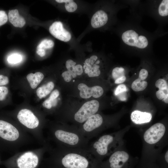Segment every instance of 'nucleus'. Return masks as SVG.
<instances>
[{"mask_svg": "<svg viewBox=\"0 0 168 168\" xmlns=\"http://www.w3.org/2000/svg\"><path fill=\"white\" fill-rule=\"evenodd\" d=\"M54 137L63 147L87 149L89 140L75 125H63L53 131Z\"/></svg>", "mask_w": 168, "mask_h": 168, "instance_id": "f257e3e1", "label": "nucleus"}, {"mask_svg": "<svg viewBox=\"0 0 168 168\" xmlns=\"http://www.w3.org/2000/svg\"><path fill=\"white\" fill-rule=\"evenodd\" d=\"M62 147L58 154L64 168H90L95 160L87 149Z\"/></svg>", "mask_w": 168, "mask_h": 168, "instance_id": "f03ea898", "label": "nucleus"}, {"mask_svg": "<svg viewBox=\"0 0 168 168\" xmlns=\"http://www.w3.org/2000/svg\"><path fill=\"white\" fill-rule=\"evenodd\" d=\"M115 140L111 134L104 135L89 144L87 150L95 158L100 159L108 154Z\"/></svg>", "mask_w": 168, "mask_h": 168, "instance_id": "7ed1b4c3", "label": "nucleus"}, {"mask_svg": "<svg viewBox=\"0 0 168 168\" xmlns=\"http://www.w3.org/2000/svg\"><path fill=\"white\" fill-rule=\"evenodd\" d=\"M99 106V103L96 100L89 101L84 103L73 114L71 119L74 123L73 125L79 127L89 117L96 113Z\"/></svg>", "mask_w": 168, "mask_h": 168, "instance_id": "20e7f679", "label": "nucleus"}, {"mask_svg": "<svg viewBox=\"0 0 168 168\" xmlns=\"http://www.w3.org/2000/svg\"><path fill=\"white\" fill-rule=\"evenodd\" d=\"M121 38L123 42L127 45L140 49L146 48L149 43L145 36L139 35L132 29L124 31L122 35Z\"/></svg>", "mask_w": 168, "mask_h": 168, "instance_id": "39448f33", "label": "nucleus"}, {"mask_svg": "<svg viewBox=\"0 0 168 168\" xmlns=\"http://www.w3.org/2000/svg\"><path fill=\"white\" fill-rule=\"evenodd\" d=\"M165 131V127L163 124L156 123L145 131L143 135L144 140L148 144H155L163 137Z\"/></svg>", "mask_w": 168, "mask_h": 168, "instance_id": "423d86ee", "label": "nucleus"}, {"mask_svg": "<svg viewBox=\"0 0 168 168\" xmlns=\"http://www.w3.org/2000/svg\"><path fill=\"white\" fill-rule=\"evenodd\" d=\"M129 154L123 151H118L111 155L108 160L109 168H124L128 161Z\"/></svg>", "mask_w": 168, "mask_h": 168, "instance_id": "0eeeda50", "label": "nucleus"}, {"mask_svg": "<svg viewBox=\"0 0 168 168\" xmlns=\"http://www.w3.org/2000/svg\"><path fill=\"white\" fill-rule=\"evenodd\" d=\"M17 117L21 124L29 128H35L39 124V121L37 117L31 111L27 109L21 110Z\"/></svg>", "mask_w": 168, "mask_h": 168, "instance_id": "6e6552de", "label": "nucleus"}, {"mask_svg": "<svg viewBox=\"0 0 168 168\" xmlns=\"http://www.w3.org/2000/svg\"><path fill=\"white\" fill-rule=\"evenodd\" d=\"M100 61L96 55H93L86 59L83 66L85 73L89 77L98 76L100 74L99 65Z\"/></svg>", "mask_w": 168, "mask_h": 168, "instance_id": "1a4fd4ad", "label": "nucleus"}, {"mask_svg": "<svg viewBox=\"0 0 168 168\" xmlns=\"http://www.w3.org/2000/svg\"><path fill=\"white\" fill-rule=\"evenodd\" d=\"M18 130L11 124L0 120V137L5 140L13 141L19 137Z\"/></svg>", "mask_w": 168, "mask_h": 168, "instance_id": "9d476101", "label": "nucleus"}, {"mask_svg": "<svg viewBox=\"0 0 168 168\" xmlns=\"http://www.w3.org/2000/svg\"><path fill=\"white\" fill-rule=\"evenodd\" d=\"M49 30L53 36L61 41L67 42L71 39V34L63 28V23L60 21L54 22L50 26Z\"/></svg>", "mask_w": 168, "mask_h": 168, "instance_id": "9b49d317", "label": "nucleus"}, {"mask_svg": "<svg viewBox=\"0 0 168 168\" xmlns=\"http://www.w3.org/2000/svg\"><path fill=\"white\" fill-rule=\"evenodd\" d=\"M77 87L80 91V96L84 99L89 98L91 96L98 98L101 96L104 92L103 88L98 86L89 87L85 84L81 83L78 85Z\"/></svg>", "mask_w": 168, "mask_h": 168, "instance_id": "f8f14e48", "label": "nucleus"}, {"mask_svg": "<svg viewBox=\"0 0 168 168\" xmlns=\"http://www.w3.org/2000/svg\"><path fill=\"white\" fill-rule=\"evenodd\" d=\"M36 155L32 152H26L20 156L17 161L19 168H35L38 163Z\"/></svg>", "mask_w": 168, "mask_h": 168, "instance_id": "ddd939ff", "label": "nucleus"}, {"mask_svg": "<svg viewBox=\"0 0 168 168\" xmlns=\"http://www.w3.org/2000/svg\"><path fill=\"white\" fill-rule=\"evenodd\" d=\"M108 19V15L104 11L102 10L98 11L91 18V25L94 28H100L107 23Z\"/></svg>", "mask_w": 168, "mask_h": 168, "instance_id": "4468645a", "label": "nucleus"}, {"mask_svg": "<svg viewBox=\"0 0 168 168\" xmlns=\"http://www.w3.org/2000/svg\"><path fill=\"white\" fill-rule=\"evenodd\" d=\"M152 115L150 113L135 110L131 114V119L134 123L140 124L148 123L152 119Z\"/></svg>", "mask_w": 168, "mask_h": 168, "instance_id": "2eb2a0df", "label": "nucleus"}, {"mask_svg": "<svg viewBox=\"0 0 168 168\" xmlns=\"http://www.w3.org/2000/svg\"><path fill=\"white\" fill-rule=\"evenodd\" d=\"M9 20L11 23L16 27L21 28L26 24V21L19 15L17 9L9 10L8 12Z\"/></svg>", "mask_w": 168, "mask_h": 168, "instance_id": "dca6fc26", "label": "nucleus"}, {"mask_svg": "<svg viewBox=\"0 0 168 168\" xmlns=\"http://www.w3.org/2000/svg\"><path fill=\"white\" fill-rule=\"evenodd\" d=\"M44 78V75L40 72L35 73H30L26 76V78L32 89L36 88Z\"/></svg>", "mask_w": 168, "mask_h": 168, "instance_id": "f3484780", "label": "nucleus"}, {"mask_svg": "<svg viewBox=\"0 0 168 168\" xmlns=\"http://www.w3.org/2000/svg\"><path fill=\"white\" fill-rule=\"evenodd\" d=\"M54 86V83L50 81L39 87L36 91L37 96L40 99L46 97L52 91Z\"/></svg>", "mask_w": 168, "mask_h": 168, "instance_id": "a211bd4d", "label": "nucleus"}, {"mask_svg": "<svg viewBox=\"0 0 168 168\" xmlns=\"http://www.w3.org/2000/svg\"><path fill=\"white\" fill-rule=\"evenodd\" d=\"M147 86V82L142 80L138 78L134 80L132 83L131 87L135 91H139L144 90Z\"/></svg>", "mask_w": 168, "mask_h": 168, "instance_id": "6ab92c4d", "label": "nucleus"}, {"mask_svg": "<svg viewBox=\"0 0 168 168\" xmlns=\"http://www.w3.org/2000/svg\"><path fill=\"white\" fill-rule=\"evenodd\" d=\"M158 12L161 16L165 17L168 15V0H162L158 7Z\"/></svg>", "mask_w": 168, "mask_h": 168, "instance_id": "aec40b11", "label": "nucleus"}, {"mask_svg": "<svg viewBox=\"0 0 168 168\" xmlns=\"http://www.w3.org/2000/svg\"><path fill=\"white\" fill-rule=\"evenodd\" d=\"M59 95V91L57 89H55L52 92L49 97L46 100L52 107H54L57 105L56 99Z\"/></svg>", "mask_w": 168, "mask_h": 168, "instance_id": "412c9836", "label": "nucleus"}, {"mask_svg": "<svg viewBox=\"0 0 168 168\" xmlns=\"http://www.w3.org/2000/svg\"><path fill=\"white\" fill-rule=\"evenodd\" d=\"M124 69L122 67H116L112 70V75L113 79L115 80L119 77L124 76Z\"/></svg>", "mask_w": 168, "mask_h": 168, "instance_id": "4be33fe9", "label": "nucleus"}, {"mask_svg": "<svg viewBox=\"0 0 168 168\" xmlns=\"http://www.w3.org/2000/svg\"><path fill=\"white\" fill-rule=\"evenodd\" d=\"M54 45V42L51 40L44 39L38 45L36 49H49L52 48Z\"/></svg>", "mask_w": 168, "mask_h": 168, "instance_id": "5701e85b", "label": "nucleus"}, {"mask_svg": "<svg viewBox=\"0 0 168 168\" xmlns=\"http://www.w3.org/2000/svg\"><path fill=\"white\" fill-rule=\"evenodd\" d=\"M76 63L71 59L68 60L66 62V67L68 70L70 71L72 74V78H75L77 75L74 73V68Z\"/></svg>", "mask_w": 168, "mask_h": 168, "instance_id": "b1692460", "label": "nucleus"}, {"mask_svg": "<svg viewBox=\"0 0 168 168\" xmlns=\"http://www.w3.org/2000/svg\"><path fill=\"white\" fill-rule=\"evenodd\" d=\"M65 7L67 11L70 12L75 11L77 7V4L73 0H69L65 3Z\"/></svg>", "mask_w": 168, "mask_h": 168, "instance_id": "393cba45", "label": "nucleus"}, {"mask_svg": "<svg viewBox=\"0 0 168 168\" xmlns=\"http://www.w3.org/2000/svg\"><path fill=\"white\" fill-rule=\"evenodd\" d=\"M22 59L21 56L19 54H14L9 56L7 58L8 62L12 64H15L20 62Z\"/></svg>", "mask_w": 168, "mask_h": 168, "instance_id": "a878e982", "label": "nucleus"}, {"mask_svg": "<svg viewBox=\"0 0 168 168\" xmlns=\"http://www.w3.org/2000/svg\"><path fill=\"white\" fill-rule=\"evenodd\" d=\"M156 87L159 89L164 90L168 89V84L166 81L163 79H159L155 83Z\"/></svg>", "mask_w": 168, "mask_h": 168, "instance_id": "bb28decb", "label": "nucleus"}, {"mask_svg": "<svg viewBox=\"0 0 168 168\" xmlns=\"http://www.w3.org/2000/svg\"><path fill=\"white\" fill-rule=\"evenodd\" d=\"M167 95H168V89L164 90L159 89L156 92L157 97L160 100H162Z\"/></svg>", "mask_w": 168, "mask_h": 168, "instance_id": "cd10ccee", "label": "nucleus"}, {"mask_svg": "<svg viewBox=\"0 0 168 168\" xmlns=\"http://www.w3.org/2000/svg\"><path fill=\"white\" fill-rule=\"evenodd\" d=\"M127 91V88L124 84H121L119 85L115 90L114 94L117 96L123 92H126Z\"/></svg>", "mask_w": 168, "mask_h": 168, "instance_id": "c85d7f7f", "label": "nucleus"}, {"mask_svg": "<svg viewBox=\"0 0 168 168\" xmlns=\"http://www.w3.org/2000/svg\"><path fill=\"white\" fill-rule=\"evenodd\" d=\"M8 92V89L6 86H0V100H3L5 99Z\"/></svg>", "mask_w": 168, "mask_h": 168, "instance_id": "c756f323", "label": "nucleus"}, {"mask_svg": "<svg viewBox=\"0 0 168 168\" xmlns=\"http://www.w3.org/2000/svg\"><path fill=\"white\" fill-rule=\"evenodd\" d=\"M7 21V16L5 12L0 11V26L5 24Z\"/></svg>", "mask_w": 168, "mask_h": 168, "instance_id": "7c9ffc66", "label": "nucleus"}, {"mask_svg": "<svg viewBox=\"0 0 168 168\" xmlns=\"http://www.w3.org/2000/svg\"><path fill=\"white\" fill-rule=\"evenodd\" d=\"M62 76L64 81L67 82H70L72 78L71 73L68 70L63 72L62 74Z\"/></svg>", "mask_w": 168, "mask_h": 168, "instance_id": "2f4dec72", "label": "nucleus"}, {"mask_svg": "<svg viewBox=\"0 0 168 168\" xmlns=\"http://www.w3.org/2000/svg\"><path fill=\"white\" fill-rule=\"evenodd\" d=\"M83 66L81 64H78L75 65L74 68V73L77 76L82 75L83 72Z\"/></svg>", "mask_w": 168, "mask_h": 168, "instance_id": "473e14b6", "label": "nucleus"}, {"mask_svg": "<svg viewBox=\"0 0 168 168\" xmlns=\"http://www.w3.org/2000/svg\"><path fill=\"white\" fill-rule=\"evenodd\" d=\"M148 75L147 71L145 69H142L139 72V78L142 80H144L147 78Z\"/></svg>", "mask_w": 168, "mask_h": 168, "instance_id": "72a5a7b5", "label": "nucleus"}, {"mask_svg": "<svg viewBox=\"0 0 168 168\" xmlns=\"http://www.w3.org/2000/svg\"><path fill=\"white\" fill-rule=\"evenodd\" d=\"M9 82L8 77L3 75H0V86L7 84Z\"/></svg>", "mask_w": 168, "mask_h": 168, "instance_id": "f704fd0d", "label": "nucleus"}, {"mask_svg": "<svg viewBox=\"0 0 168 168\" xmlns=\"http://www.w3.org/2000/svg\"><path fill=\"white\" fill-rule=\"evenodd\" d=\"M126 79V77L125 76H122L115 80L114 83L116 84L121 83L124 82Z\"/></svg>", "mask_w": 168, "mask_h": 168, "instance_id": "c9c22d12", "label": "nucleus"}, {"mask_svg": "<svg viewBox=\"0 0 168 168\" xmlns=\"http://www.w3.org/2000/svg\"><path fill=\"white\" fill-rule=\"evenodd\" d=\"M36 52L41 57L44 56L45 54V50L43 49H36Z\"/></svg>", "mask_w": 168, "mask_h": 168, "instance_id": "e433bc0d", "label": "nucleus"}, {"mask_svg": "<svg viewBox=\"0 0 168 168\" xmlns=\"http://www.w3.org/2000/svg\"><path fill=\"white\" fill-rule=\"evenodd\" d=\"M117 96H118L119 98L121 100H125L126 99V98L125 92L120 93Z\"/></svg>", "mask_w": 168, "mask_h": 168, "instance_id": "4c0bfd02", "label": "nucleus"}, {"mask_svg": "<svg viewBox=\"0 0 168 168\" xmlns=\"http://www.w3.org/2000/svg\"><path fill=\"white\" fill-rule=\"evenodd\" d=\"M69 0H56L55 1L58 3H66Z\"/></svg>", "mask_w": 168, "mask_h": 168, "instance_id": "58836bf2", "label": "nucleus"}, {"mask_svg": "<svg viewBox=\"0 0 168 168\" xmlns=\"http://www.w3.org/2000/svg\"><path fill=\"white\" fill-rule=\"evenodd\" d=\"M168 95H166L164 98L162 99L163 101L165 103L167 104L168 103Z\"/></svg>", "mask_w": 168, "mask_h": 168, "instance_id": "ea45409f", "label": "nucleus"}, {"mask_svg": "<svg viewBox=\"0 0 168 168\" xmlns=\"http://www.w3.org/2000/svg\"><path fill=\"white\" fill-rule=\"evenodd\" d=\"M165 158L166 161V163H168V151L166 152V153L165 155Z\"/></svg>", "mask_w": 168, "mask_h": 168, "instance_id": "a19ab883", "label": "nucleus"}]
</instances>
